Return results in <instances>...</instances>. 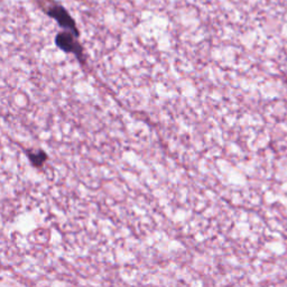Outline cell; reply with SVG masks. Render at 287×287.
Masks as SVG:
<instances>
[{"instance_id":"obj_2","label":"cell","mask_w":287,"mask_h":287,"mask_svg":"<svg viewBox=\"0 0 287 287\" xmlns=\"http://www.w3.org/2000/svg\"><path fill=\"white\" fill-rule=\"evenodd\" d=\"M57 44L65 51H74V42H73L72 36L70 34H61L57 37Z\"/></svg>"},{"instance_id":"obj_1","label":"cell","mask_w":287,"mask_h":287,"mask_svg":"<svg viewBox=\"0 0 287 287\" xmlns=\"http://www.w3.org/2000/svg\"><path fill=\"white\" fill-rule=\"evenodd\" d=\"M52 15L59 20L60 24L62 26H64V27H69V28H73L74 27V24H73V20L70 18L69 15H67L63 9L61 8H57L54 9V12L52 13Z\"/></svg>"}]
</instances>
